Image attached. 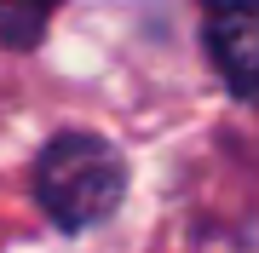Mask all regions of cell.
Segmentation results:
<instances>
[{"instance_id": "obj_1", "label": "cell", "mask_w": 259, "mask_h": 253, "mask_svg": "<svg viewBox=\"0 0 259 253\" xmlns=\"http://www.w3.org/2000/svg\"><path fill=\"white\" fill-rule=\"evenodd\" d=\"M127 196V161L98 132H58L35 161V201L58 230H93Z\"/></svg>"}, {"instance_id": "obj_2", "label": "cell", "mask_w": 259, "mask_h": 253, "mask_svg": "<svg viewBox=\"0 0 259 253\" xmlns=\"http://www.w3.org/2000/svg\"><path fill=\"white\" fill-rule=\"evenodd\" d=\"M207 52L236 98H259V6L213 0L207 6Z\"/></svg>"}, {"instance_id": "obj_3", "label": "cell", "mask_w": 259, "mask_h": 253, "mask_svg": "<svg viewBox=\"0 0 259 253\" xmlns=\"http://www.w3.org/2000/svg\"><path fill=\"white\" fill-rule=\"evenodd\" d=\"M58 6L64 0H0V46H12V52L40 46L52 18H58Z\"/></svg>"}]
</instances>
